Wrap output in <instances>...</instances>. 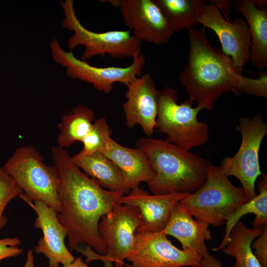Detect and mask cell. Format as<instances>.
Wrapping results in <instances>:
<instances>
[{"label":"cell","instance_id":"cell-18","mask_svg":"<svg viewBox=\"0 0 267 267\" xmlns=\"http://www.w3.org/2000/svg\"><path fill=\"white\" fill-rule=\"evenodd\" d=\"M121 171L128 188L139 187L141 182L148 183L155 172L146 153L138 148H131L116 142L111 137L102 151Z\"/></svg>","mask_w":267,"mask_h":267},{"label":"cell","instance_id":"cell-26","mask_svg":"<svg viewBox=\"0 0 267 267\" xmlns=\"http://www.w3.org/2000/svg\"><path fill=\"white\" fill-rule=\"evenodd\" d=\"M23 193L13 178L0 167V232L6 226L7 218L3 214L7 204Z\"/></svg>","mask_w":267,"mask_h":267},{"label":"cell","instance_id":"cell-3","mask_svg":"<svg viewBox=\"0 0 267 267\" xmlns=\"http://www.w3.org/2000/svg\"><path fill=\"white\" fill-rule=\"evenodd\" d=\"M136 146L146 153L155 172L147 183L153 194H190L206 180L210 164L197 154L149 137L138 139Z\"/></svg>","mask_w":267,"mask_h":267},{"label":"cell","instance_id":"cell-20","mask_svg":"<svg viewBox=\"0 0 267 267\" xmlns=\"http://www.w3.org/2000/svg\"><path fill=\"white\" fill-rule=\"evenodd\" d=\"M76 165L102 187L112 191L130 190L126 186L124 176L117 165L101 152L83 155L78 153L72 157Z\"/></svg>","mask_w":267,"mask_h":267},{"label":"cell","instance_id":"cell-7","mask_svg":"<svg viewBox=\"0 0 267 267\" xmlns=\"http://www.w3.org/2000/svg\"><path fill=\"white\" fill-rule=\"evenodd\" d=\"M141 222L139 209L134 206L116 203L111 213L103 216L98 224L99 235L106 246L105 255L95 252L87 245L76 250L86 257L85 262H103L104 267H124V261L134 245L137 229Z\"/></svg>","mask_w":267,"mask_h":267},{"label":"cell","instance_id":"cell-8","mask_svg":"<svg viewBox=\"0 0 267 267\" xmlns=\"http://www.w3.org/2000/svg\"><path fill=\"white\" fill-rule=\"evenodd\" d=\"M63 11L62 26L73 32L69 39L68 48L72 51L83 45L84 51L81 59L86 61L96 55L107 54L115 58L133 57L139 53L141 42L131 34L130 30H114L102 33L86 28L77 17L72 0L60 1Z\"/></svg>","mask_w":267,"mask_h":267},{"label":"cell","instance_id":"cell-2","mask_svg":"<svg viewBox=\"0 0 267 267\" xmlns=\"http://www.w3.org/2000/svg\"><path fill=\"white\" fill-rule=\"evenodd\" d=\"M187 29L190 48L188 62L179 75L189 100L204 104L211 111L215 101L227 91L267 97V74L257 79L238 72L231 58L213 47L205 28Z\"/></svg>","mask_w":267,"mask_h":267},{"label":"cell","instance_id":"cell-30","mask_svg":"<svg viewBox=\"0 0 267 267\" xmlns=\"http://www.w3.org/2000/svg\"><path fill=\"white\" fill-rule=\"evenodd\" d=\"M200 267H223L222 262L210 254L202 258Z\"/></svg>","mask_w":267,"mask_h":267},{"label":"cell","instance_id":"cell-22","mask_svg":"<svg viewBox=\"0 0 267 267\" xmlns=\"http://www.w3.org/2000/svg\"><path fill=\"white\" fill-rule=\"evenodd\" d=\"M259 193L246 202L239 205L227 218L225 233L219 246L213 251H220L227 244L230 233L240 219L248 214H254V227H263L267 224V176L262 174L258 182Z\"/></svg>","mask_w":267,"mask_h":267},{"label":"cell","instance_id":"cell-24","mask_svg":"<svg viewBox=\"0 0 267 267\" xmlns=\"http://www.w3.org/2000/svg\"><path fill=\"white\" fill-rule=\"evenodd\" d=\"M94 116L92 108L78 105L62 116L58 124V146L66 149L77 141H81L90 130Z\"/></svg>","mask_w":267,"mask_h":267},{"label":"cell","instance_id":"cell-1","mask_svg":"<svg viewBox=\"0 0 267 267\" xmlns=\"http://www.w3.org/2000/svg\"><path fill=\"white\" fill-rule=\"evenodd\" d=\"M52 157L59 177L61 211L57 216L67 230L70 250L85 243L97 253L105 255L107 248L99 235L98 224L125 193L102 187L81 171L65 149L53 147Z\"/></svg>","mask_w":267,"mask_h":267},{"label":"cell","instance_id":"cell-16","mask_svg":"<svg viewBox=\"0 0 267 267\" xmlns=\"http://www.w3.org/2000/svg\"><path fill=\"white\" fill-rule=\"evenodd\" d=\"M187 194H150L148 191L138 187L121 196L117 203L134 206L139 209L141 222L136 232H161L166 226L175 205Z\"/></svg>","mask_w":267,"mask_h":267},{"label":"cell","instance_id":"cell-4","mask_svg":"<svg viewBox=\"0 0 267 267\" xmlns=\"http://www.w3.org/2000/svg\"><path fill=\"white\" fill-rule=\"evenodd\" d=\"M158 110L155 128L165 134L166 140L189 150L204 144L209 138L207 123L198 120V115L205 104L188 99L178 104V94L174 88L165 87L158 90Z\"/></svg>","mask_w":267,"mask_h":267},{"label":"cell","instance_id":"cell-5","mask_svg":"<svg viewBox=\"0 0 267 267\" xmlns=\"http://www.w3.org/2000/svg\"><path fill=\"white\" fill-rule=\"evenodd\" d=\"M247 201L242 188L234 185L220 167L210 164L203 185L178 202L192 217L218 227Z\"/></svg>","mask_w":267,"mask_h":267},{"label":"cell","instance_id":"cell-28","mask_svg":"<svg viewBox=\"0 0 267 267\" xmlns=\"http://www.w3.org/2000/svg\"><path fill=\"white\" fill-rule=\"evenodd\" d=\"M254 254L261 267H267V224L263 226V232L252 243Z\"/></svg>","mask_w":267,"mask_h":267},{"label":"cell","instance_id":"cell-29","mask_svg":"<svg viewBox=\"0 0 267 267\" xmlns=\"http://www.w3.org/2000/svg\"><path fill=\"white\" fill-rule=\"evenodd\" d=\"M215 3L220 9L226 18L230 14L233 4L230 0H210Z\"/></svg>","mask_w":267,"mask_h":267},{"label":"cell","instance_id":"cell-10","mask_svg":"<svg viewBox=\"0 0 267 267\" xmlns=\"http://www.w3.org/2000/svg\"><path fill=\"white\" fill-rule=\"evenodd\" d=\"M49 47L54 62L66 68L69 78L90 84L97 90L107 94L113 90L114 83L127 86L141 76L146 63L144 54L139 52L133 57V62L127 67H98L77 58L72 51L64 50L55 38L50 42Z\"/></svg>","mask_w":267,"mask_h":267},{"label":"cell","instance_id":"cell-14","mask_svg":"<svg viewBox=\"0 0 267 267\" xmlns=\"http://www.w3.org/2000/svg\"><path fill=\"white\" fill-rule=\"evenodd\" d=\"M20 198L36 213L34 225L41 230L43 235L34 251L37 254H44L48 259V266L46 267H60V264L66 266L72 263L75 258L65 243L68 231L59 221L57 211L43 201L32 202L22 196Z\"/></svg>","mask_w":267,"mask_h":267},{"label":"cell","instance_id":"cell-23","mask_svg":"<svg viewBox=\"0 0 267 267\" xmlns=\"http://www.w3.org/2000/svg\"><path fill=\"white\" fill-rule=\"evenodd\" d=\"M174 32L200 24L198 19L206 0H154Z\"/></svg>","mask_w":267,"mask_h":267},{"label":"cell","instance_id":"cell-21","mask_svg":"<svg viewBox=\"0 0 267 267\" xmlns=\"http://www.w3.org/2000/svg\"><path fill=\"white\" fill-rule=\"evenodd\" d=\"M263 232V227L248 228L239 221L232 229L226 245L221 251L235 259L234 267H261L251 245Z\"/></svg>","mask_w":267,"mask_h":267},{"label":"cell","instance_id":"cell-15","mask_svg":"<svg viewBox=\"0 0 267 267\" xmlns=\"http://www.w3.org/2000/svg\"><path fill=\"white\" fill-rule=\"evenodd\" d=\"M123 105L129 128L139 125L148 137L153 134L158 110V90L151 74L145 73L126 86Z\"/></svg>","mask_w":267,"mask_h":267},{"label":"cell","instance_id":"cell-27","mask_svg":"<svg viewBox=\"0 0 267 267\" xmlns=\"http://www.w3.org/2000/svg\"><path fill=\"white\" fill-rule=\"evenodd\" d=\"M21 240L18 237H6L0 239V261L8 258L16 257L23 253L19 247Z\"/></svg>","mask_w":267,"mask_h":267},{"label":"cell","instance_id":"cell-11","mask_svg":"<svg viewBox=\"0 0 267 267\" xmlns=\"http://www.w3.org/2000/svg\"><path fill=\"white\" fill-rule=\"evenodd\" d=\"M202 257L175 246L162 232H136L126 260L133 267H200Z\"/></svg>","mask_w":267,"mask_h":267},{"label":"cell","instance_id":"cell-19","mask_svg":"<svg viewBox=\"0 0 267 267\" xmlns=\"http://www.w3.org/2000/svg\"><path fill=\"white\" fill-rule=\"evenodd\" d=\"M234 6L245 17L251 40L249 60L253 67L267 66V8H259L253 0H236Z\"/></svg>","mask_w":267,"mask_h":267},{"label":"cell","instance_id":"cell-25","mask_svg":"<svg viewBox=\"0 0 267 267\" xmlns=\"http://www.w3.org/2000/svg\"><path fill=\"white\" fill-rule=\"evenodd\" d=\"M112 131L105 118L96 119L88 134L82 140L83 149L78 153L86 155L101 152L111 138Z\"/></svg>","mask_w":267,"mask_h":267},{"label":"cell","instance_id":"cell-31","mask_svg":"<svg viewBox=\"0 0 267 267\" xmlns=\"http://www.w3.org/2000/svg\"><path fill=\"white\" fill-rule=\"evenodd\" d=\"M62 267H89L80 256L75 259L68 265L63 266Z\"/></svg>","mask_w":267,"mask_h":267},{"label":"cell","instance_id":"cell-17","mask_svg":"<svg viewBox=\"0 0 267 267\" xmlns=\"http://www.w3.org/2000/svg\"><path fill=\"white\" fill-rule=\"evenodd\" d=\"M209 226L203 221L194 220L178 202L172 210L166 226L161 232L178 239L182 250L194 251L203 257L210 254L205 244L206 241L212 239Z\"/></svg>","mask_w":267,"mask_h":267},{"label":"cell","instance_id":"cell-13","mask_svg":"<svg viewBox=\"0 0 267 267\" xmlns=\"http://www.w3.org/2000/svg\"><path fill=\"white\" fill-rule=\"evenodd\" d=\"M120 9L124 22L134 36L141 42L164 44L174 32L154 0H108Z\"/></svg>","mask_w":267,"mask_h":267},{"label":"cell","instance_id":"cell-12","mask_svg":"<svg viewBox=\"0 0 267 267\" xmlns=\"http://www.w3.org/2000/svg\"><path fill=\"white\" fill-rule=\"evenodd\" d=\"M206 4L198 22L203 27L212 30L218 37L222 51L231 56L238 73L249 61L251 40L246 21L236 17L231 22L224 18L219 8L213 2Z\"/></svg>","mask_w":267,"mask_h":267},{"label":"cell","instance_id":"cell-6","mask_svg":"<svg viewBox=\"0 0 267 267\" xmlns=\"http://www.w3.org/2000/svg\"><path fill=\"white\" fill-rule=\"evenodd\" d=\"M2 168L23 191L20 196L32 202L43 201L60 212L58 171L55 166L44 163L34 146L17 148Z\"/></svg>","mask_w":267,"mask_h":267},{"label":"cell","instance_id":"cell-32","mask_svg":"<svg viewBox=\"0 0 267 267\" xmlns=\"http://www.w3.org/2000/svg\"><path fill=\"white\" fill-rule=\"evenodd\" d=\"M24 267H35L34 264V256L32 250L27 253L26 260Z\"/></svg>","mask_w":267,"mask_h":267},{"label":"cell","instance_id":"cell-9","mask_svg":"<svg viewBox=\"0 0 267 267\" xmlns=\"http://www.w3.org/2000/svg\"><path fill=\"white\" fill-rule=\"evenodd\" d=\"M236 127L242 135L240 146L233 157H225L220 167L228 177L234 176L239 179L249 201L257 195L255 182L263 174L259 152L267 133V124L264 122L263 116L258 114L252 118L240 117Z\"/></svg>","mask_w":267,"mask_h":267}]
</instances>
